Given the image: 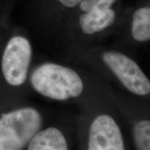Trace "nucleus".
<instances>
[{"instance_id": "f8f14e48", "label": "nucleus", "mask_w": 150, "mask_h": 150, "mask_svg": "<svg viewBox=\"0 0 150 150\" xmlns=\"http://www.w3.org/2000/svg\"><path fill=\"white\" fill-rule=\"evenodd\" d=\"M62 4L68 8H73L77 6L82 0H57Z\"/></svg>"}, {"instance_id": "423d86ee", "label": "nucleus", "mask_w": 150, "mask_h": 150, "mask_svg": "<svg viewBox=\"0 0 150 150\" xmlns=\"http://www.w3.org/2000/svg\"><path fill=\"white\" fill-rule=\"evenodd\" d=\"M115 19V13L112 9L102 10L94 7L88 13L81 16L79 24L84 33L92 34L110 27Z\"/></svg>"}, {"instance_id": "39448f33", "label": "nucleus", "mask_w": 150, "mask_h": 150, "mask_svg": "<svg viewBox=\"0 0 150 150\" xmlns=\"http://www.w3.org/2000/svg\"><path fill=\"white\" fill-rule=\"evenodd\" d=\"M88 149H125L120 129L110 116L99 115L94 120L90 129Z\"/></svg>"}, {"instance_id": "f03ea898", "label": "nucleus", "mask_w": 150, "mask_h": 150, "mask_svg": "<svg viewBox=\"0 0 150 150\" xmlns=\"http://www.w3.org/2000/svg\"><path fill=\"white\" fill-rule=\"evenodd\" d=\"M42 117L32 108L4 114L0 118V150H19L27 146L40 130Z\"/></svg>"}, {"instance_id": "20e7f679", "label": "nucleus", "mask_w": 150, "mask_h": 150, "mask_svg": "<svg viewBox=\"0 0 150 150\" xmlns=\"http://www.w3.org/2000/svg\"><path fill=\"white\" fill-rule=\"evenodd\" d=\"M103 60L129 91L138 95L149 93V81L133 60L115 52L104 53Z\"/></svg>"}, {"instance_id": "1a4fd4ad", "label": "nucleus", "mask_w": 150, "mask_h": 150, "mask_svg": "<svg viewBox=\"0 0 150 150\" xmlns=\"http://www.w3.org/2000/svg\"><path fill=\"white\" fill-rule=\"evenodd\" d=\"M134 138L138 149H150V122L143 120L138 123L134 127Z\"/></svg>"}, {"instance_id": "f257e3e1", "label": "nucleus", "mask_w": 150, "mask_h": 150, "mask_svg": "<svg viewBox=\"0 0 150 150\" xmlns=\"http://www.w3.org/2000/svg\"><path fill=\"white\" fill-rule=\"evenodd\" d=\"M33 87L39 93L57 100L76 97L83 91V82L72 69L47 63L38 67L31 77Z\"/></svg>"}, {"instance_id": "6e6552de", "label": "nucleus", "mask_w": 150, "mask_h": 150, "mask_svg": "<svg viewBox=\"0 0 150 150\" xmlns=\"http://www.w3.org/2000/svg\"><path fill=\"white\" fill-rule=\"evenodd\" d=\"M131 33L134 38L139 42L150 39V9L144 7L138 9L133 16Z\"/></svg>"}, {"instance_id": "9b49d317", "label": "nucleus", "mask_w": 150, "mask_h": 150, "mask_svg": "<svg viewBox=\"0 0 150 150\" xmlns=\"http://www.w3.org/2000/svg\"><path fill=\"white\" fill-rule=\"evenodd\" d=\"M116 0H96V3L94 7L99 9H105L110 8L111 6L115 2Z\"/></svg>"}, {"instance_id": "0eeeda50", "label": "nucleus", "mask_w": 150, "mask_h": 150, "mask_svg": "<svg viewBox=\"0 0 150 150\" xmlns=\"http://www.w3.org/2000/svg\"><path fill=\"white\" fill-rule=\"evenodd\" d=\"M67 144L64 136L59 129L50 127L38 131L28 144L29 150H67Z\"/></svg>"}, {"instance_id": "7ed1b4c3", "label": "nucleus", "mask_w": 150, "mask_h": 150, "mask_svg": "<svg viewBox=\"0 0 150 150\" xmlns=\"http://www.w3.org/2000/svg\"><path fill=\"white\" fill-rule=\"evenodd\" d=\"M31 47L25 38L13 37L6 47L1 60V70L6 81L11 86L25 82L31 60Z\"/></svg>"}, {"instance_id": "9d476101", "label": "nucleus", "mask_w": 150, "mask_h": 150, "mask_svg": "<svg viewBox=\"0 0 150 150\" xmlns=\"http://www.w3.org/2000/svg\"><path fill=\"white\" fill-rule=\"evenodd\" d=\"M96 0H82L79 3L80 9L85 13H88L95 6Z\"/></svg>"}]
</instances>
